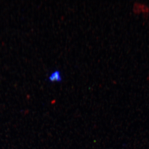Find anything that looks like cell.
Returning a JSON list of instances; mask_svg holds the SVG:
<instances>
[{
  "label": "cell",
  "instance_id": "obj_1",
  "mask_svg": "<svg viewBox=\"0 0 149 149\" xmlns=\"http://www.w3.org/2000/svg\"><path fill=\"white\" fill-rule=\"evenodd\" d=\"M48 80L51 82H61L62 80L61 72L56 70L53 71L48 77Z\"/></svg>",
  "mask_w": 149,
  "mask_h": 149
}]
</instances>
